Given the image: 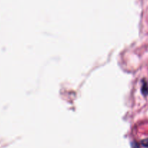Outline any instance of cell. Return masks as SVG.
<instances>
[{
  "label": "cell",
  "instance_id": "cell-2",
  "mask_svg": "<svg viewBox=\"0 0 148 148\" xmlns=\"http://www.w3.org/2000/svg\"><path fill=\"white\" fill-rule=\"evenodd\" d=\"M142 145H144L145 147H148V138L143 140L142 141Z\"/></svg>",
  "mask_w": 148,
  "mask_h": 148
},
{
  "label": "cell",
  "instance_id": "cell-1",
  "mask_svg": "<svg viewBox=\"0 0 148 148\" xmlns=\"http://www.w3.org/2000/svg\"><path fill=\"white\" fill-rule=\"evenodd\" d=\"M142 92L143 93V95H148V84L147 82H146L145 81L143 82V85H142Z\"/></svg>",
  "mask_w": 148,
  "mask_h": 148
}]
</instances>
